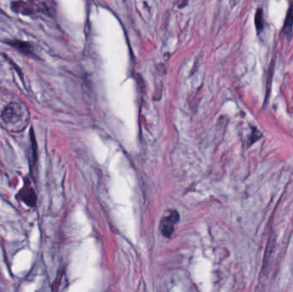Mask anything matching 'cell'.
Returning <instances> with one entry per match:
<instances>
[{
  "mask_svg": "<svg viewBox=\"0 0 293 292\" xmlns=\"http://www.w3.org/2000/svg\"><path fill=\"white\" fill-rule=\"evenodd\" d=\"M2 122L8 130L21 131L29 121V112L22 102H9L0 114Z\"/></svg>",
  "mask_w": 293,
  "mask_h": 292,
  "instance_id": "6da1fadb",
  "label": "cell"
},
{
  "mask_svg": "<svg viewBox=\"0 0 293 292\" xmlns=\"http://www.w3.org/2000/svg\"><path fill=\"white\" fill-rule=\"evenodd\" d=\"M52 2H39V1H17L11 3V9L15 12L20 13L21 15H35L37 14H45L51 15L53 13L54 7L51 4Z\"/></svg>",
  "mask_w": 293,
  "mask_h": 292,
  "instance_id": "7a4b0ae2",
  "label": "cell"
},
{
  "mask_svg": "<svg viewBox=\"0 0 293 292\" xmlns=\"http://www.w3.org/2000/svg\"><path fill=\"white\" fill-rule=\"evenodd\" d=\"M179 214L176 210H169L166 212V215L160 219V231L161 234L166 238H171L173 232L175 231V227L179 221Z\"/></svg>",
  "mask_w": 293,
  "mask_h": 292,
  "instance_id": "3957f363",
  "label": "cell"
},
{
  "mask_svg": "<svg viewBox=\"0 0 293 292\" xmlns=\"http://www.w3.org/2000/svg\"><path fill=\"white\" fill-rule=\"evenodd\" d=\"M17 197L20 199V201L26 204L27 207H36V193L34 191V189L28 180L27 179L25 181L24 186L20 189V191L17 194Z\"/></svg>",
  "mask_w": 293,
  "mask_h": 292,
  "instance_id": "277c9868",
  "label": "cell"
},
{
  "mask_svg": "<svg viewBox=\"0 0 293 292\" xmlns=\"http://www.w3.org/2000/svg\"><path fill=\"white\" fill-rule=\"evenodd\" d=\"M6 43L9 46H12L16 50H18L19 52H21L23 54L27 55V56H34L35 55L34 50H33V46L31 43L16 40H7Z\"/></svg>",
  "mask_w": 293,
  "mask_h": 292,
  "instance_id": "5b68a950",
  "label": "cell"
},
{
  "mask_svg": "<svg viewBox=\"0 0 293 292\" xmlns=\"http://www.w3.org/2000/svg\"><path fill=\"white\" fill-rule=\"evenodd\" d=\"M293 4L291 5L290 8L288 9L287 12V18L285 21V29L287 30V33L291 32L292 28H293Z\"/></svg>",
  "mask_w": 293,
  "mask_h": 292,
  "instance_id": "8992f818",
  "label": "cell"
},
{
  "mask_svg": "<svg viewBox=\"0 0 293 292\" xmlns=\"http://www.w3.org/2000/svg\"><path fill=\"white\" fill-rule=\"evenodd\" d=\"M256 26L258 30H262L264 27V21H263V9H257V14H256Z\"/></svg>",
  "mask_w": 293,
  "mask_h": 292,
  "instance_id": "52a82bcc",
  "label": "cell"
}]
</instances>
